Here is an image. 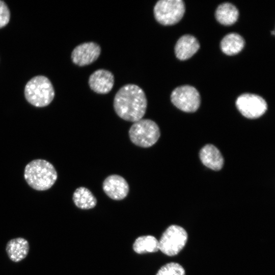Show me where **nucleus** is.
I'll return each instance as SVG.
<instances>
[{
	"mask_svg": "<svg viewBox=\"0 0 275 275\" xmlns=\"http://www.w3.org/2000/svg\"><path fill=\"white\" fill-rule=\"evenodd\" d=\"M147 100L144 91L138 86L127 84L117 92L114 99V108L122 119L135 122L144 117Z\"/></svg>",
	"mask_w": 275,
	"mask_h": 275,
	"instance_id": "obj_1",
	"label": "nucleus"
},
{
	"mask_svg": "<svg viewBox=\"0 0 275 275\" xmlns=\"http://www.w3.org/2000/svg\"><path fill=\"white\" fill-rule=\"evenodd\" d=\"M24 177L28 184L37 190L49 189L57 179V172L49 162L41 159L30 162L25 167Z\"/></svg>",
	"mask_w": 275,
	"mask_h": 275,
	"instance_id": "obj_2",
	"label": "nucleus"
},
{
	"mask_svg": "<svg viewBox=\"0 0 275 275\" xmlns=\"http://www.w3.org/2000/svg\"><path fill=\"white\" fill-rule=\"evenodd\" d=\"M26 100L36 107L49 105L54 97V90L50 80L43 75L31 78L24 88Z\"/></svg>",
	"mask_w": 275,
	"mask_h": 275,
	"instance_id": "obj_3",
	"label": "nucleus"
},
{
	"mask_svg": "<svg viewBox=\"0 0 275 275\" xmlns=\"http://www.w3.org/2000/svg\"><path fill=\"white\" fill-rule=\"evenodd\" d=\"M160 135L157 124L150 119H141L133 123L129 130L131 141L138 146L148 148L155 144Z\"/></svg>",
	"mask_w": 275,
	"mask_h": 275,
	"instance_id": "obj_4",
	"label": "nucleus"
},
{
	"mask_svg": "<svg viewBox=\"0 0 275 275\" xmlns=\"http://www.w3.org/2000/svg\"><path fill=\"white\" fill-rule=\"evenodd\" d=\"M188 238L185 230L172 225L163 233L159 241V250L169 256L177 255L185 246Z\"/></svg>",
	"mask_w": 275,
	"mask_h": 275,
	"instance_id": "obj_5",
	"label": "nucleus"
},
{
	"mask_svg": "<svg viewBox=\"0 0 275 275\" xmlns=\"http://www.w3.org/2000/svg\"><path fill=\"white\" fill-rule=\"evenodd\" d=\"M155 19L163 25H173L182 18L185 12L184 2L181 0H160L154 7Z\"/></svg>",
	"mask_w": 275,
	"mask_h": 275,
	"instance_id": "obj_6",
	"label": "nucleus"
},
{
	"mask_svg": "<svg viewBox=\"0 0 275 275\" xmlns=\"http://www.w3.org/2000/svg\"><path fill=\"white\" fill-rule=\"evenodd\" d=\"M171 100L178 108L187 113L196 112L201 102L200 96L197 90L188 85L175 89L171 95Z\"/></svg>",
	"mask_w": 275,
	"mask_h": 275,
	"instance_id": "obj_7",
	"label": "nucleus"
},
{
	"mask_svg": "<svg viewBox=\"0 0 275 275\" xmlns=\"http://www.w3.org/2000/svg\"><path fill=\"white\" fill-rule=\"evenodd\" d=\"M236 106L240 113L249 119L261 117L267 108V103L263 98L249 93L239 96L236 101Z\"/></svg>",
	"mask_w": 275,
	"mask_h": 275,
	"instance_id": "obj_8",
	"label": "nucleus"
},
{
	"mask_svg": "<svg viewBox=\"0 0 275 275\" xmlns=\"http://www.w3.org/2000/svg\"><path fill=\"white\" fill-rule=\"evenodd\" d=\"M100 46L94 42H88L76 46L71 53L72 62L79 66L89 65L95 61L100 54Z\"/></svg>",
	"mask_w": 275,
	"mask_h": 275,
	"instance_id": "obj_9",
	"label": "nucleus"
},
{
	"mask_svg": "<svg viewBox=\"0 0 275 275\" xmlns=\"http://www.w3.org/2000/svg\"><path fill=\"white\" fill-rule=\"evenodd\" d=\"M102 187L105 194L115 200L124 199L129 192L127 182L118 175H111L107 177L103 182Z\"/></svg>",
	"mask_w": 275,
	"mask_h": 275,
	"instance_id": "obj_10",
	"label": "nucleus"
},
{
	"mask_svg": "<svg viewBox=\"0 0 275 275\" xmlns=\"http://www.w3.org/2000/svg\"><path fill=\"white\" fill-rule=\"evenodd\" d=\"M90 88L99 94L108 93L114 84L113 73L107 70L98 69L91 74L88 81Z\"/></svg>",
	"mask_w": 275,
	"mask_h": 275,
	"instance_id": "obj_11",
	"label": "nucleus"
},
{
	"mask_svg": "<svg viewBox=\"0 0 275 275\" xmlns=\"http://www.w3.org/2000/svg\"><path fill=\"white\" fill-rule=\"evenodd\" d=\"M200 44L193 36L185 35L176 42L175 53L180 60H185L191 57L199 49Z\"/></svg>",
	"mask_w": 275,
	"mask_h": 275,
	"instance_id": "obj_12",
	"label": "nucleus"
},
{
	"mask_svg": "<svg viewBox=\"0 0 275 275\" xmlns=\"http://www.w3.org/2000/svg\"><path fill=\"white\" fill-rule=\"evenodd\" d=\"M199 156L203 164L212 170H220L223 166V157L219 150L213 145L204 146L200 151Z\"/></svg>",
	"mask_w": 275,
	"mask_h": 275,
	"instance_id": "obj_13",
	"label": "nucleus"
},
{
	"mask_svg": "<svg viewBox=\"0 0 275 275\" xmlns=\"http://www.w3.org/2000/svg\"><path fill=\"white\" fill-rule=\"evenodd\" d=\"M29 249L28 240L22 237H18L12 239L7 242L6 251L11 261L18 262L26 257Z\"/></svg>",
	"mask_w": 275,
	"mask_h": 275,
	"instance_id": "obj_14",
	"label": "nucleus"
},
{
	"mask_svg": "<svg viewBox=\"0 0 275 275\" xmlns=\"http://www.w3.org/2000/svg\"><path fill=\"white\" fill-rule=\"evenodd\" d=\"M215 15L216 20L220 23L230 25L237 21L239 12L235 6L230 3H225L218 6Z\"/></svg>",
	"mask_w": 275,
	"mask_h": 275,
	"instance_id": "obj_15",
	"label": "nucleus"
},
{
	"mask_svg": "<svg viewBox=\"0 0 275 275\" xmlns=\"http://www.w3.org/2000/svg\"><path fill=\"white\" fill-rule=\"evenodd\" d=\"M243 38L237 33H230L225 36L221 42L222 51L229 56L239 53L244 45Z\"/></svg>",
	"mask_w": 275,
	"mask_h": 275,
	"instance_id": "obj_16",
	"label": "nucleus"
},
{
	"mask_svg": "<svg viewBox=\"0 0 275 275\" xmlns=\"http://www.w3.org/2000/svg\"><path fill=\"white\" fill-rule=\"evenodd\" d=\"M72 199L75 205L82 209L93 208L97 204L96 198L89 189L85 187L76 189Z\"/></svg>",
	"mask_w": 275,
	"mask_h": 275,
	"instance_id": "obj_17",
	"label": "nucleus"
},
{
	"mask_svg": "<svg viewBox=\"0 0 275 275\" xmlns=\"http://www.w3.org/2000/svg\"><path fill=\"white\" fill-rule=\"evenodd\" d=\"M134 251L139 254L154 253L159 250V241L153 236L145 235L138 237L133 244Z\"/></svg>",
	"mask_w": 275,
	"mask_h": 275,
	"instance_id": "obj_18",
	"label": "nucleus"
},
{
	"mask_svg": "<svg viewBox=\"0 0 275 275\" xmlns=\"http://www.w3.org/2000/svg\"><path fill=\"white\" fill-rule=\"evenodd\" d=\"M156 275H185V271L179 263L170 262L163 265Z\"/></svg>",
	"mask_w": 275,
	"mask_h": 275,
	"instance_id": "obj_19",
	"label": "nucleus"
},
{
	"mask_svg": "<svg viewBox=\"0 0 275 275\" xmlns=\"http://www.w3.org/2000/svg\"><path fill=\"white\" fill-rule=\"evenodd\" d=\"M10 12L7 4L0 1V28L5 26L9 22Z\"/></svg>",
	"mask_w": 275,
	"mask_h": 275,
	"instance_id": "obj_20",
	"label": "nucleus"
},
{
	"mask_svg": "<svg viewBox=\"0 0 275 275\" xmlns=\"http://www.w3.org/2000/svg\"><path fill=\"white\" fill-rule=\"evenodd\" d=\"M271 33H272L273 35H274V31H272V32H271Z\"/></svg>",
	"mask_w": 275,
	"mask_h": 275,
	"instance_id": "obj_21",
	"label": "nucleus"
}]
</instances>
